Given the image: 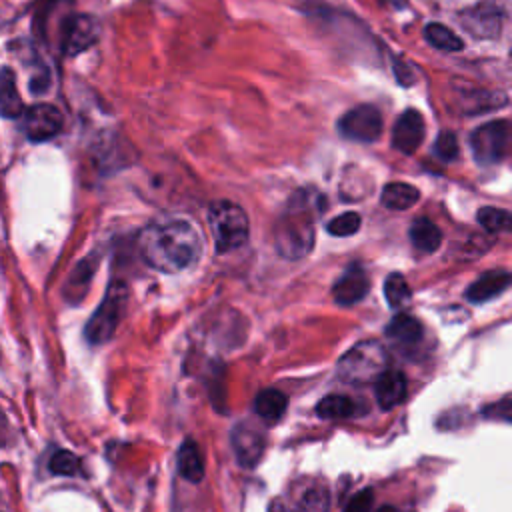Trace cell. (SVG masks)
I'll return each instance as SVG.
<instances>
[{"label": "cell", "instance_id": "cell-20", "mask_svg": "<svg viewBox=\"0 0 512 512\" xmlns=\"http://www.w3.org/2000/svg\"><path fill=\"white\" fill-rule=\"evenodd\" d=\"M386 336L400 344H416L422 340V324L408 314H396L388 326Z\"/></svg>", "mask_w": 512, "mask_h": 512}, {"label": "cell", "instance_id": "cell-18", "mask_svg": "<svg viewBox=\"0 0 512 512\" xmlns=\"http://www.w3.org/2000/svg\"><path fill=\"white\" fill-rule=\"evenodd\" d=\"M420 198L418 188L406 182H390L382 188L380 200L390 210H408L412 208Z\"/></svg>", "mask_w": 512, "mask_h": 512}, {"label": "cell", "instance_id": "cell-27", "mask_svg": "<svg viewBox=\"0 0 512 512\" xmlns=\"http://www.w3.org/2000/svg\"><path fill=\"white\" fill-rule=\"evenodd\" d=\"M478 222L488 232H500L512 224V216L500 208L484 206L478 210Z\"/></svg>", "mask_w": 512, "mask_h": 512}, {"label": "cell", "instance_id": "cell-1", "mask_svg": "<svg viewBox=\"0 0 512 512\" xmlns=\"http://www.w3.org/2000/svg\"><path fill=\"white\" fill-rule=\"evenodd\" d=\"M202 246L198 228L184 218L152 222L138 236L144 262L164 274H176L196 264L202 256Z\"/></svg>", "mask_w": 512, "mask_h": 512}, {"label": "cell", "instance_id": "cell-9", "mask_svg": "<svg viewBox=\"0 0 512 512\" xmlns=\"http://www.w3.org/2000/svg\"><path fill=\"white\" fill-rule=\"evenodd\" d=\"M230 444H232L238 464L244 468H254L264 454L266 434L252 422L244 420L232 428Z\"/></svg>", "mask_w": 512, "mask_h": 512}, {"label": "cell", "instance_id": "cell-14", "mask_svg": "<svg viewBox=\"0 0 512 512\" xmlns=\"http://www.w3.org/2000/svg\"><path fill=\"white\" fill-rule=\"evenodd\" d=\"M406 390H408L406 376L400 370H394V368L384 370L378 376V380L374 382V396H376V402L382 410H392L394 406L404 402Z\"/></svg>", "mask_w": 512, "mask_h": 512}, {"label": "cell", "instance_id": "cell-4", "mask_svg": "<svg viewBox=\"0 0 512 512\" xmlns=\"http://www.w3.org/2000/svg\"><path fill=\"white\" fill-rule=\"evenodd\" d=\"M126 306H128V286L122 280L110 282L102 296V302L86 322V328H84L86 340L94 346L108 342L114 336L120 320L124 318Z\"/></svg>", "mask_w": 512, "mask_h": 512}, {"label": "cell", "instance_id": "cell-23", "mask_svg": "<svg viewBox=\"0 0 512 512\" xmlns=\"http://www.w3.org/2000/svg\"><path fill=\"white\" fill-rule=\"evenodd\" d=\"M316 412L320 418H326V420H342L356 414V404L348 396L328 394L318 402Z\"/></svg>", "mask_w": 512, "mask_h": 512}, {"label": "cell", "instance_id": "cell-26", "mask_svg": "<svg viewBox=\"0 0 512 512\" xmlns=\"http://www.w3.org/2000/svg\"><path fill=\"white\" fill-rule=\"evenodd\" d=\"M362 224V218L358 212H342L340 216L332 218L328 224H326V230L328 234L332 236H338V238H346V236H352L358 232Z\"/></svg>", "mask_w": 512, "mask_h": 512}, {"label": "cell", "instance_id": "cell-3", "mask_svg": "<svg viewBox=\"0 0 512 512\" xmlns=\"http://www.w3.org/2000/svg\"><path fill=\"white\" fill-rule=\"evenodd\" d=\"M208 224L218 254L238 250L248 242V216L242 206L230 200H216L208 206Z\"/></svg>", "mask_w": 512, "mask_h": 512}, {"label": "cell", "instance_id": "cell-29", "mask_svg": "<svg viewBox=\"0 0 512 512\" xmlns=\"http://www.w3.org/2000/svg\"><path fill=\"white\" fill-rule=\"evenodd\" d=\"M434 152L446 162L454 160L458 156V138L452 132H440L434 142Z\"/></svg>", "mask_w": 512, "mask_h": 512}, {"label": "cell", "instance_id": "cell-7", "mask_svg": "<svg viewBox=\"0 0 512 512\" xmlns=\"http://www.w3.org/2000/svg\"><path fill=\"white\" fill-rule=\"evenodd\" d=\"M508 124L502 120H492L478 126L470 136V148L480 164H496L502 160L506 150Z\"/></svg>", "mask_w": 512, "mask_h": 512}, {"label": "cell", "instance_id": "cell-19", "mask_svg": "<svg viewBox=\"0 0 512 512\" xmlns=\"http://www.w3.org/2000/svg\"><path fill=\"white\" fill-rule=\"evenodd\" d=\"M410 242L420 252H436L442 244V232L430 218H416L410 226Z\"/></svg>", "mask_w": 512, "mask_h": 512}, {"label": "cell", "instance_id": "cell-32", "mask_svg": "<svg viewBox=\"0 0 512 512\" xmlns=\"http://www.w3.org/2000/svg\"><path fill=\"white\" fill-rule=\"evenodd\" d=\"M268 512H294V510H292V508H288L286 504H282L280 500H274V502H270Z\"/></svg>", "mask_w": 512, "mask_h": 512}, {"label": "cell", "instance_id": "cell-15", "mask_svg": "<svg viewBox=\"0 0 512 512\" xmlns=\"http://www.w3.org/2000/svg\"><path fill=\"white\" fill-rule=\"evenodd\" d=\"M508 284H510V276L504 270H490L480 274L478 280H474L466 288V298L470 302H486L498 296Z\"/></svg>", "mask_w": 512, "mask_h": 512}, {"label": "cell", "instance_id": "cell-5", "mask_svg": "<svg viewBox=\"0 0 512 512\" xmlns=\"http://www.w3.org/2000/svg\"><path fill=\"white\" fill-rule=\"evenodd\" d=\"M386 352L378 342H358L338 362L336 374L348 384L376 382L386 368Z\"/></svg>", "mask_w": 512, "mask_h": 512}, {"label": "cell", "instance_id": "cell-11", "mask_svg": "<svg viewBox=\"0 0 512 512\" xmlns=\"http://www.w3.org/2000/svg\"><path fill=\"white\" fill-rule=\"evenodd\" d=\"M424 134H426V126H424L422 114L414 108H408L398 116L394 124L392 146L402 154H412L422 144Z\"/></svg>", "mask_w": 512, "mask_h": 512}, {"label": "cell", "instance_id": "cell-25", "mask_svg": "<svg viewBox=\"0 0 512 512\" xmlns=\"http://www.w3.org/2000/svg\"><path fill=\"white\" fill-rule=\"evenodd\" d=\"M48 468L58 476H76L82 470V462L70 450H56L48 462Z\"/></svg>", "mask_w": 512, "mask_h": 512}, {"label": "cell", "instance_id": "cell-28", "mask_svg": "<svg viewBox=\"0 0 512 512\" xmlns=\"http://www.w3.org/2000/svg\"><path fill=\"white\" fill-rule=\"evenodd\" d=\"M328 508H330V496L324 486L308 488L300 498L302 512H328Z\"/></svg>", "mask_w": 512, "mask_h": 512}, {"label": "cell", "instance_id": "cell-8", "mask_svg": "<svg viewBox=\"0 0 512 512\" xmlns=\"http://www.w3.org/2000/svg\"><path fill=\"white\" fill-rule=\"evenodd\" d=\"M20 118H22L20 128L26 134V138L32 142H44L54 138L64 124L60 110L44 102L32 104L30 108H26Z\"/></svg>", "mask_w": 512, "mask_h": 512}, {"label": "cell", "instance_id": "cell-30", "mask_svg": "<svg viewBox=\"0 0 512 512\" xmlns=\"http://www.w3.org/2000/svg\"><path fill=\"white\" fill-rule=\"evenodd\" d=\"M484 416L488 418H494V420H506V422H512V394L500 398L498 402L486 406L484 410Z\"/></svg>", "mask_w": 512, "mask_h": 512}, {"label": "cell", "instance_id": "cell-16", "mask_svg": "<svg viewBox=\"0 0 512 512\" xmlns=\"http://www.w3.org/2000/svg\"><path fill=\"white\" fill-rule=\"evenodd\" d=\"M178 472L188 482H200L204 478V458L198 444L192 438H186L178 448Z\"/></svg>", "mask_w": 512, "mask_h": 512}, {"label": "cell", "instance_id": "cell-21", "mask_svg": "<svg viewBox=\"0 0 512 512\" xmlns=\"http://www.w3.org/2000/svg\"><path fill=\"white\" fill-rule=\"evenodd\" d=\"M2 80H0V110L4 118H16L24 114V106L22 100L18 96L16 90V82H14V74L8 66L2 68Z\"/></svg>", "mask_w": 512, "mask_h": 512}, {"label": "cell", "instance_id": "cell-31", "mask_svg": "<svg viewBox=\"0 0 512 512\" xmlns=\"http://www.w3.org/2000/svg\"><path fill=\"white\" fill-rule=\"evenodd\" d=\"M374 502V494L370 488H364L360 492H356L350 502L346 504L344 512H370V506Z\"/></svg>", "mask_w": 512, "mask_h": 512}, {"label": "cell", "instance_id": "cell-17", "mask_svg": "<svg viewBox=\"0 0 512 512\" xmlns=\"http://www.w3.org/2000/svg\"><path fill=\"white\" fill-rule=\"evenodd\" d=\"M288 406V398L276 388H264L254 398L256 414L266 422H278Z\"/></svg>", "mask_w": 512, "mask_h": 512}, {"label": "cell", "instance_id": "cell-2", "mask_svg": "<svg viewBox=\"0 0 512 512\" xmlns=\"http://www.w3.org/2000/svg\"><path fill=\"white\" fill-rule=\"evenodd\" d=\"M274 246L290 260L304 258L314 246V200L300 190L274 226Z\"/></svg>", "mask_w": 512, "mask_h": 512}, {"label": "cell", "instance_id": "cell-13", "mask_svg": "<svg viewBox=\"0 0 512 512\" xmlns=\"http://www.w3.org/2000/svg\"><path fill=\"white\" fill-rule=\"evenodd\" d=\"M370 290V280L358 264H350L344 274L336 280L332 296L340 306H352L360 302Z\"/></svg>", "mask_w": 512, "mask_h": 512}, {"label": "cell", "instance_id": "cell-12", "mask_svg": "<svg viewBox=\"0 0 512 512\" xmlns=\"http://www.w3.org/2000/svg\"><path fill=\"white\" fill-rule=\"evenodd\" d=\"M462 26L476 38H496L502 28V14L494 4L480 2L466 8L460 16Z\"/></svg>", "mask_w": 512, "mask_h": 512}, {"label": "cell", "instance_id": "cell-24", "mask_svg": "<svg viewBox=\"0 0 512 512\" xmlns=\"http://www.w3.org/2000/svg\"><path fill=\"white\" fill-rule=\"evenodd\" d=\"M384 296L390 308H400L410 300V286L406 278L398 272H392L384 282Z\"/></svg>", "mask_w": 512, "mask_h": 512}, {"label": "cell", "instance_id": "cell-22", "mask_svg": "<svg viewBox=\"0 0 512 512\" xmlns=\"http://www.w3.org/2000/svg\"><path fill=\"white\" fill-rule=\"evenodd\" d=\"M424 38L430 46H434L438 50L458 52L464 48V40L456 32H452L448 26L438 24V22H430L424 26Z\"/></svg>", "mask_w": 512, "mask_h": 512}, {"label": "cell", "instance_id": "cell-6", "mask_svg": "<svg viewBox=\"0 0 512 512\" xmlns=\"http://www.w3.org/2000/svg\"><path fill=\"white\" fill-rule=\"evenodd\" d=\"M336 128L348 140L374 142L382 134V116L376 106L360 104L342 114Z\"/></svg>", "mask_w": 512, "mask_h": 512}, {"label": "cell", "instance_id": "cell-10", "mask_svg": "<svg viewBox=\"0 0 512 512\" xmlns=\"http://www.w3.org/2000/svg\"><path fill=\"white\" fill-rule=\"evenodd\" d=\"M98 38V24L88 14H72L64 18L60 32V48L64 54L74 56L86 50Z\"/></svg>", "mask_w": 512, "mask_h": 512}]
</instances>
